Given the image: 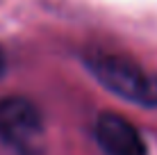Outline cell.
<instances>
[{
    "instance_id": "6da1fadb",
    "label": "cell",
    "mask_w": 157,
    "mask_h": 155,
    "mask_svg": "<svg viewBox=\"0 0 157 155\" xmlns=\"http://www.w3.org/2000/svg\"><path fill=\"white\" fill-rule=\"evenodd\" d=\"M84 64L98 82L123 100L141 107H157V73L121 52L89 50Z\"/></svg>"
},
{
    "instance_id": "7a4b0ae2",
    "label": "cell",
    "mask_w": 157,
    "mask_h": 155,
    "mask_svg": "<svg viewBox=\"0 0 157 155\" xmlns=\"http://www.w3.org/2000/svg\"><path fill=\"white\" fill-rule=\"evenodd\" d=\"M43 116L39 107L23 96L0 100V141L18 155L43 151Z\"/></svg>"
},
{
    "instance_id": "3957f363",
    "label": "cell",
    "mask_w": 157,
    "mask_h": 155,
    "mask_svg": "<svg viewBox=\"0 0 157 155\" xmlns=\"http://www.w3.org/2000/svg\"><path fill=\"white\" fill-rule=\"evenodd\" d=\"M94 135L105 155H148L141 132L118 114H112V112L100 114Z\"/></svg>"
},
{
    "instance_id": "277c9868",
    "label": "cell",
    "mask_w": 157,
    "mask_h": 155,
    "mask_svg": "<svg viewBox=\"0 0 157 155\" xmlns=\"http://www.w3.org/2000/svg\"><path fill=\"white\" fill-rule=\"evenodd\" d=\"M5 71H7V55H5V48L0 46V78H2Z\"/></svg>"
}]
</instances>
